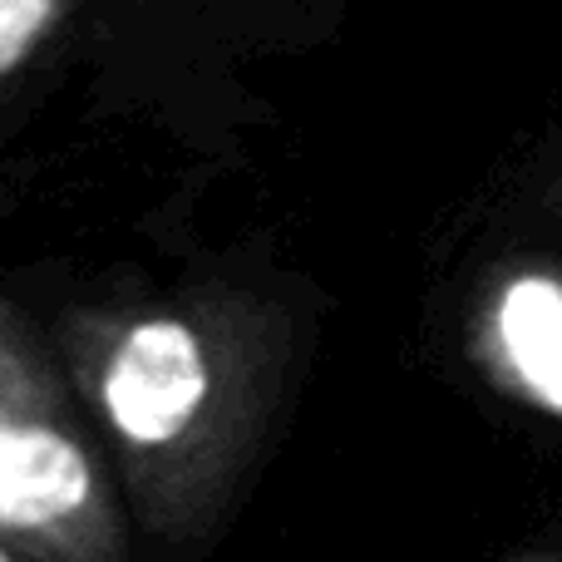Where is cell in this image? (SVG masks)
Wrapping results in <instances>:
<instances>
[{
	"mask_svg": "<svg viewBox=\"0 0 562 562\" xmlns=\"http://www.w3.org/2000/svg\"><path fill=\"white\" fill-rule=\"evenodd\" d=\"M538 203H543V213L562 217V158L553 164V173L543 178V188H538Z\"/></svg>",
	"mask_w": 562,
	"mask_h": 562,
	"instance_id": "obj_5",
	"label": "cell"
},
{
	"mask_svg": "<svg viewBox=\"0 0 562 562\" xmlns=\"http://www.w3.org/2000/svg\"><path fill=\"white\" fill-rule=\"evenodd\" d=\"M0 562H30L25 553H20L15 543H5V538H0Z\"/></svg>",
	"mask_w": 562,
	"mask_h": 562,
	"instance_id": "obj_6",
	"label": "cell"
},
{
	"mask_svg": "<svg viewBox=\"0 0 562 562\" xmlns=\"http://www.w3.org/2000/svg\"><path fill=\"white\" fill-rule=\"evenodd\" d=\"M469 360L498 395L562 425V262L533 257L488 277L469 316Z\"/></svg>",
	"mask_w": 562,
	"mask_h": 562,
	"instance_id": "obj_3",
	"label": "cell"
},
{
	"mask_svg": "<svg viewBox=\"0 0 562 562\" xmlns=\"http://www.w3.org/2000/svg\"><path fill=\"white\" fill-rule=\"evenodd\" d=\"M40 330L0 301V538L30 562H128V518Z\"/></svg>",
	"mask_w": 562,
	"mask_h": 562,
	"instance_id": "obj_2",
	"label": "cell"
},
{
	"mask_svg": "<svg viewBox=\"0 0 562 562\" xmlns=\"http://www.w3.org/2000/svg\"><path fill=\"white\" fill-rule=\"evenodd\" d=\"M65 0H0V79L40 45L49 25L59 20Z\"/></svg>",
	"mask_w": 562,
	"mask_h": 562,
	"instance_id": "obj_4",
	"label": "cell"
},
{
	"mask_svg": "<svg viewBox=\"0 0 562 562\" xmlns=\"http://www.w3.org/2000/svg\"><path fill=\"white\" fill-rule=\"evenodd\" d=\"M514 562H562V558H553V553H533V558H514Z\"/></svg>",
	"mask_w": 562,
	"mask_h": 562,
	"instance_id": "obj_7",
	"label": "cell"
},
{
	"mask_svg": "<svg viewBox=\"0 0 562 562\" xmlns=\"http://www.w3.org/2000/svg\"><path fill=\"white\" fill-rule=\"evenodd\" d=\"M65 360L138 524L173 548L213 538L267 429V330L223 301L114 306L65 321Z\"/></svg>",
	"mask_w": 562,
	"mask_h": 562,
	"instance_id": "obj_1",
	"label": "cell"
}]
</instances>
